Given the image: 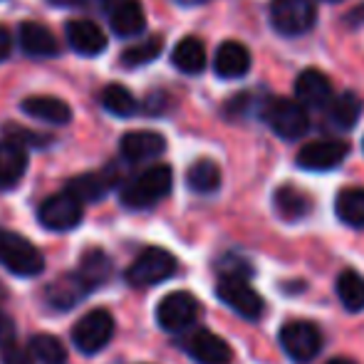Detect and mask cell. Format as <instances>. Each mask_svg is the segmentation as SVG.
<instances>
[{"label": "cell", "instance_id": "6da1fadb", "mask_svg": "<svg viewBox=\"0 0 364 364\" xmlns=\"http://www.w3.org/2000/svg\"><path fill=\"white\" fill-rule=\"evenodd\" d=\"M173 186V171L166 164H156L134 176L122 188V203L127 208H151L161 198L168 196Z\"/></svg>", "mask_w": 364, "mask_h": 364}, {"label": "cell", "instance_id": "7a4b0ae2", "mask_svg": "<svg viewBox=\"0 0 364 364\" xmlns=\"http://www.w3.org/2000/svg\"><path fill=\"white\" fill-rule=\"evenodd\" d=\"M0 263L18 278H35L45 270V258L28 238L0 228Z\"/></svg>", "mask_w": 364, "mask_h": 364}, {"label": "cell", "instance_id": "3957f363", "mask_svg": "<svg viewBox=\"0 0 364 364\" xmlns=\"http://www.w3.org/2000/svg\"><path fill=\"white\" fill-rule=\"evenodd\" d=\"M176 268V258L168 250L151 245V248L141 250L134 258V263L127 268V283L134 285V288H151V285H159L171 278Z\"/></svg>", "mask_w": 364, "mask_h": 364}, {"label": "cell", "instance_id": "277c9868", "mask_svg": "<svg viewBox=\"0 0 364 364\" xmlns=\"http://www.w3.org/2000/svg\"><path fill=\"white\" fill-rule=\"evenodd\" d=\"M114 337V317L107 310H90L73 327V342L82 355H97Z\"/></svg>", "mask_w": 364, "mask_h": 364}, {"label": "cell", "instance_id": "5b68a950", "mask_svg": "<svg viewBox=\"0 0 364 364\" xmlns=\"http://www.w3.org/2000/svg\"><path fill=\"white\" fill-rule=\"evenodd\" d=\"M263 119L280 139H300L302 134L310 127V119H307V112L300 102L295 100H273L265 102L263 107Z\"/></svg>", "mask_w": 364, "mask_h": 364}, {"label": "cell", "instance_id": "8992f818", "mask_svg": "<svg viewBox=\"0 0 364 364\" xmlns=\"http://www.w3.org/2000/svg\"><path fill=\"white\" fill-rule=\"evenodd\" d=\"M317 10L312 0H273L270 3V25L285 38L305 35L315 25Z\"/></svg>", "mask_w": 364, "mask_h": 364}, {"label": "cell", "instance_id": "52a82bcc", "mask_svg": "<svg viewBox=\"0 0 364 364\" xmlns=\"http://www.w3.org/2000/svg\"><path fill=\"white\" fill-rule=\"evenodd\" d=\"M280 345H283L285 355H288L292 362L305 364L320 355L322 332L315 322L292 320L288 325H283V330H280Z\"/></svg>", "mask_w": 364, "mask_h": 364}, {"label": "cell", "instance_id": "ba28073f", "mask_svg": "<svg viewBox=\"0 0 364 364\" xmlns=\"http://www.w3.org/2000/svg\"><path fill=\"white\" fill-rule=\"evenodd\" d=\"M216 295L225 307L235 312V315L245 317V320H260L265 312V302L253 288L248 285V280L243 278H220L216 285Z\"/></svg>", "mask_w": 364, "mask_h": 364}, {"label": "cell", "instance_id": "9c48e42d", "mask_svg": "<svg viewBox=\"0 0 364 364\" xmlns=\"http://www.w3.org/2000/svg\"><path fill=\"white\" fill-rule=\"evenodd\" d=\"M198 317V300L191 292H171L156 307V322L166 332H183L196 322Z\"/></svg>", "mask_w": 364, "mask_h": 364}, {"label": "cell", "instance_id": "30bf717a", "mask_svg": "<svg viewBox=\"0 0 364 364\" xmlns=\"http://www.w3.org/2000/svg\"><path fill=\"white\" fill-rule=\"evenodd\" d=\"M38 220L48 230H73L82 220V203L68 191L45 198L38 208Z\"/></svg>", "mask_w": 364, "mask_h": 364}, {"label": "cell", "instance_id": "8fae6325", "mask_svg": "<svg viewBox=\"0 0 364 364\" xmlns=\"http://www.w3.org/2000/svg\"><path fill=\"white\" fill-rule=\"evenodd\" d=\"M350 154V146L340 139H317L310 141L297 151V166L305 171H330L337 168L345 156Z\"/></svg>", "mask_w": 364, "mask_h": 364}, {"label": "cell", "instance_id": "7c38bea8", "mask_svg": "<svg viewBox=\"0 0 364 364\" xmlns=\"http://www.w3.org/2000/svg\"><path fill=\"white\" fill-rule=\"evenodd\" d=\"M186 352L196 364H230L233 352L223 337L208 330H196L186 340Z\"/></svg>", "mask_w": 364, "mask_h": 364}, {"label": "cell", "instance_id": "4fadbf2b", "mask_svg": "<svg viewBox=\"0 0 364 364\" xmlns=\"http://www.w3.org/2000/svg\"><path fill=\"white\" fill-rule=\"evenodd\" d=\"M295 95L302 107L325 109L332 102V82L315 68L302 70L300 77L295 80Z\"/></svg>", "mask_w": 364, "mask_h": 364}, {"label": "cell", "instance_id": "5bb4252c", "mask_svg": "<svg viewBox=\"0 0 364 364\" xmlns=\"http://www.w3.org/2000/svg\"><path fill=\"white\" fill-rule=\"evenodd\" d=\"M166 149V139H164L159 132L151 129H136V132H127L119 141V151L127 161L136 164V161H149V159H156L159 154H164Z\"/></svg>", "mask_w": 364, "mask_h": 364}, {"label": "cell", "instance_id": "9a60e30c", "mask_svg": "<svg viewBox=\"0 0 364 364\" xmlns=\"http://www.w3.org/2000/svg\"><path fill=\"white\" fill-rule=\"evenodd\" d=\"M65 33H68L70 48L85 58H95L107 50V35L92 20H73V23H68Z\"/></svg>", "mask_w": 364, "mask_h": 364}, {"label": "cell", "instance_id": "2e32d148", "mask_svg": "<svg viewBox=\"0 0 364 364\" xmlns=\"http://www.w3.org/2000/svg\"><path fill=\"white\" fill-rule=\"evenodd\" d=\"M213 70L223 80H238L250 70V53L245 45L228 40L216 50V58H213Z\"/></svg>", "mask_w": 364, "mask_h": 364}, {"label": "cell", "instance_id": "e0dca14e", "mask_svg": "<svg viewBox=\"0 0 364 364\" xmlns=\"http://www.w3.org/2000/svg\"><path fill=\"white\" fill-rule=\"evenodd\" d=\"M18 40L23 53H28L30 58H55L60 53V45L55 40V35L50 33V28L40 23H23L18 30Z\"/></svg>", "mask_w": 364, "mask_h": 364}, {"label": "cell", "instance_id": "ac0fdd59", "mask_svg": "<svg viewBox=\"0 0 364 364\" xmlns=\"http://www.w3.org/2000/svg\"><path fill=\"white\" fill-rule=\"evenodd\" d=\"M20 109L25 114H30L33 119H40L45 124H68L73 119V109H70L68 102L58 100V97H28L23 100Z\"/></svg>", "mask_w": 364, "mask_h": 364}, {"label": "cell", "instance_id": "d6986e66", "mask_svg": "<svg viewBox=\"0 0 364 364\" xmlns=\"http://www.w3.org/2000/svg\"><path fill=\"white\" fill-rule=\"evenodd\" d=\"M28 171V149L18 141L0 144V188H13Z\"/></svg>", "mask_w": 364, "mask_h": 364}, {"label": "cell", "instance_id": "ffe728a7", "mask_svg": "<svg viewBox=\"0 0 364 364\" xmlns=\"http://www.w3.org/2000/svg\"><path fill=\"white\" fill-rule=\"evenodd\" d=\"M112 183H114V173L109 171L82 173V176H77L68 183V193L75 196L80 203H95L100 198H105V193L109 191Z\"/></svg>", "mask_w": 364, "mask_h": 364}, {"label": "cell", "instance_id": "44dd1931", "mask_svg": "<svg viewBox=\"0 0 364 364\" xmlns=\"http://www.w3.org/2000/svg\"><path fill=\"white\" fill-rule=\"evenodd\" d=\"M87 285L82 283V278L77 273H68L63 278H58L55 283H50V288L45 290V297H48L50 307L55 310H70L75 307L82 297L87 295Z\"/></svg>", "mask_w": 364, "mask_h": 364}, {"label": "cell", "instance_id": "7402d4cb", "mask_svg": "<svg viewBox=\"0 0 364 364\" xmlns=\"http://www.w3.org/2000/svg\"><path fill=\"white\" fill-rule=\"evenodd\" d=\"M109 23L112 30H114L119 38H134V35H141L146 28V15L144 8H141L136 0H124L119 3L114 10H109Z\"/></svg>", "mask_w": 364, "mask_h": 364}, {"label": "cell", "instance_id": "603a6c76", "mask_svg": "<svg viewBox=\"0 0 364 364\" xmlns=\"http://www.w3.org/2000/svg\"><path fill=\"white\" fill-rule=\"evenodd\" d=\"M82 278V283L87 285V290H95L100 285H105L112 275V260L105 250L100 248H90L87 253H82L80 258V268L75 270Z\"/></svg>", "mask_w": 364, "mask_h": 364}, {"label": "cell", "instance_id": "cb8c5ba5", "mask_svg": "<svg viewBox=\"0 0 364 364\" xmlns=\"http://www.w3.org/2000/svg\"><path fill=\"white\" fill-rule=\"evenodd\" d=\"M171 63L176 70L186 75H198L206 70V45L198 38H183L181 43H176L171 53Z\"/></svg>", "mask_w": 364, "mask_h": 364}, {"label": "cell", "instance_id": "d4e9b609", "mask_svg": "<svg viewBox=\"0 0 364 364\" xmlns=\"http://www.w3.org/2000/svg\"><path fill=\"white\" fill-rule=\"evenodd\" d=\"M273 203H275V211H278L280 218L285 220H300L307 216V211L312 208L310 198L295 186H280L273 196Z\"/></svg>", "mask_w": 364, "mask_h": 364}, {"label": "cell", "instance_id": "484cf974", "mask_svg": "<svg viewBox=\"0 0 364 364\" xmlns=\"http://www.w3.org/2000/svg\"><path fill=\"white\" fill-rule=\"evenodd\" d=\"M337 218L350 228H364V188H342L335 201Z\"/></svg>", "mask_w": 364, "mask_h": 364}, {"label": "cell", "instance_id": "4316f807", "mask_svg": "<svg viewBox=\"0 0 364 364\" xmlns=\"http://www.w3.org/2000/svg\"><path fill=\"white\" fill-rule=\"evenodd\" d=\"M327 109H330V122L337 129H352L360 122L362 100L357 95H352V92H345L340 97H332Z\"/></svg>", "mask_w": 364, "mask_h": 364}, {"label": "cell", "instance_id": "83f0119b", "mask_svg": "<svg viewBox=\"0 0 364 364\" xmlns=\"http://www.w3.org/2000/svg\"><path fill=\"white\" fill-rule=\"evenodd\" d=\"M186 183L196 193H213L220 186V168L211 159H198L186 173Z\"/></svg>", "mask_w": 364, "mask_h": 364}, {"label": "cell", "instance_id": "f1b7e54d", "mask_svg": "<svg viewBox=\"0 0 364 364\" xmlns=\"http://www.w3.org/2000/svg\"><path fill=\"white\" fill-rule=\"evenodd\" d=\"M337 295L350 312L364 310V278L357 270H345L337 278Z\"/></svg>", "mask_w": 364, "mask_h": 364}, {"label": "cell", "instance_id": "f546056e", "mask_svg": "<svg viewBox=\"0 0 364 364\" xmlns=\"http://www.w3.org/2000/svg\"><path fill=\"white\" fill-rule=\"evenodd\" d=\"M102 107L114 117H132L139 109V102L134 100V95H132L127 87L107 85L105 90H102Z\"/></svg>", "mask_w": 364, "mask_h": 364}, {"label": "cell", "instance_id": "4dcf8cb0", "mask_svg": "<svg viewBox=\"0 0 364 364\" xmlns=\"http://www.w3.org/2000/svg\"><path fill=\"white\" fill-rule=\"evenodd\" d=\"M161 50H164L161 35H149L141 43L132 45V48H127L124 53H122V63H124L127 68H141V65L154 63V60L161 55Z\"/></svg>", "mask_w": 364, "mask_h": 364}, {"label": "cell", "instance_id": "1f68e13d", "mask_svg": "<svg viewBox=\"0 0 364 364\" xmlns=\"http://www.w3.org/2000/svg\"><path fill=\"white\" fill-rule=\"evenodd\" d=\"M30 355L43 364H65L68 360V350L55 335H35L30 340Z\"/></svg>", "mask_w": 364, "mask_h": 364}, {"label": "cell", "instance_id": "d6a6232c", "mask_svg": "<svg viewBox=\"0 0 364 364\" xmlns=\"http://www.w3.org/2000/svg\"><path fill=\"white\" fill-rule=\"evenodd\" d=\"M218 270H220V278H243V280H248V275H250L248 260H240V258H235V255H225V258L218 263Z\"/></svg>", "mask_w": 364, "mask_h": 364}, {"label": "cell", "instance_id": "836d02e7", "mask_svg": "<svg viewBox=\"0 0 364 364\" xmlns=\"http://www.w3.org/2000/svg\"><path fill=\"white\" fill-rule=\"evenodd\" d=\"M0 362L3 364H33V355H30V350H25L23 345H10L5 347V350H0Z\"/></svg>", "mask_w": 364, "mask_h": 364}, {"label": "cell", "instance_id": "e575fe53", "mask_svg": "<svg viewBox=\"0 0 364 364\" xmlns=\"http://www.w3.org/2000/svg\"><path fill=\"white\" fill-rule=\"evenodd\" d=\"M15 345V322L8 312L0 310V350Z\"/></svg>", "mask_w": 364, "mask_h": 364}, {"label": "cell", "instance_id": "d590c367", "mask_svg": "<svg viewBox=\"0 0 364 364\" xmlns=\"http://www.w3.org/2000/svg\"><path fill=\"white\" fill-rule=\"evenodd\" d=\"M10 48H13V40H10V33L5 25H0V63H5L10 55Z\"/></svg>", "mask_w": 364, "mask_h": 364}, {"label": "cell", "instance_id": "8d00e7d4", "mask_svg": "<svg viewBox=\"0 0 364 364\" xmlns=\"http://www.w3.org/2000/svg\"><path fill=\"white\" fill-rule=\"evenodd\" d=\"M347 23H350V25H364V5L350 10V15H347Z\"/></svg>", "mask_w": 364, "mask_h": 364}, {"label": "cell", "instance_id": "74e56055", "mask_svg": "<svg viewBox=\"0 0 364 364\" xmlns=\"http://www.w3.org/2000/svg\"><path fill=\"white\" fill-rule=\"evenodd\" d=\"M53 5H65V8H70V5H80L85 3V0H50Z\"/></svg>", "mask_w": 364, "mask_h": 364}, {"label": "cell", "instance_id": "f35d334b", "mask_svg": "<svg viewBox=\"0 0 364 364\" xmlns=\"http://www.w3.org/2000/svg\"><path fill=\"white\" fill-rule=\"evenodd\" d=\"M119 3H124V0H102V5H105L107 10H114Z\"/></svg>", "mask_w": 364, "mask_h": 364}, {"label": "cell", "instance_id": "ab89813d", "mask_svg": "<svg viewBox=\"0 0 364 364\" xmlns=\"http://www.w3.org/2000/svg\"><path fill=\"white\" fill-rule=\"evenodd\" d=\"M327 364H355L352 360H345V357H335V360H330Z\"/></svg>", "mask_w": 364, "mask_h": 364}, {"label": "cell", "instance_id": "60d3db41", "mask_svg": "<svg viewBox=\"0 0 364 364\" xmlns=\"http://www.w3.org/2000/svg\"><path fill=\"white\" fill-rule=\"evenodd\" d=\"M181 3H198V0H181Z\"/></svg>", "mask_w": 364, "mask_h": 364}, {"label": "cell", "instance_id": "b9f144b4", "mask_svg": "<svg viewBox=\"0 0 364 364\" xmlns=\"http://www.w3.org/2000/svg\"><path fill=\"white\" fill-rule=\"evenodd\" d=\"M332 3H337V0H332Z\"/></svg>", "mask_w": 364, "mask_h": 364}]
</instances>
